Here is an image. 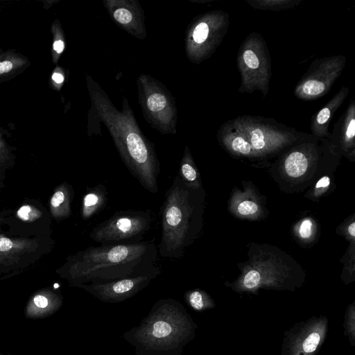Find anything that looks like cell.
<instances>
[{
    "label": "cell",
    "instance_id": "13",
    "mask_svg": "<svg viewBox=\"0 0 355 355\" xmlns=\"http://www.w3.org/2000/svg\"><path fill=\"white\" fill-rule=\"evenodd\" d=\"M349 89L342 87L336 95L311 120L310 129L312 135L317 137H329V126L337 110L348 95Z\"/></svg>",
    "mask_w": 355,
    "mask_h": 355
},
{
    "label": "cell",
    "instance_id": "32",
    "mask_svg": "<svg viewBox=\"0 0 355 355\" xmlns=\"http://www.w3.org/2000/svg\"><path fill=\"white\" fill-rule=\"evenodd\" d=\"M51 78L52 80L58 84H60L64 81V76L58 72H54Z\"/></svg>",
    "mask_w": 355,
    "mask_h": 355
},
{
    "label": "cell",
    "instance_id": "21",
    "mask_svg": "<svg viewBox=\"0 0 355 355\" xmlns=\"http://www.w3.org/2000/svg\"><path fill=\"white\" fill-rule=\"evenodd\" d=\"M344 335L347 337L352 347L355 346V301L346 308L344 322Z\"/></svg>",
    "mask_w": 355,
    "mask_h": 355
},
{
    "label": "cell",
    "instance_id": "28",
    "mask_svg": "<svg viewBox=\"0 0 355 355\" xmlns=\"http://www.w3.org/2000/svg\"><path fill=\"white\" fill-rule=\"evenodd\" d=\"M114 17L121 24H128L132 20V15L129 10L124 8H119L114 12Z\"/></svg>",
    "mask_w": 355,
    "mask_h": 355
},
{
    "label": "cell",
    "instance_id": "33",
    "mask_svg": "<svg viewBox=\"0 0 355 355\" xmlns=\"http://www.w3.org/2000/svg\"><path fill=\"white\" fill-rule=\"evenodd\" d=\"M8 209H1L0 208V232L2 231V227L3 226V220L7 214Z\"/></svg>",
    "mask_w": 355,
    "mask_h": 355
},
{
    "label": "cell",
    "instance_id": "20",
    "mask_svg": "<svg viewBox=\"0 0 355 355\" xmlns=\"http://www.w3.org/2000/svg\"><path fill=\"white\" fill-rule=\"evenodd\" d=\"M251 7L263 10L279 11L298 6L297 0H251L246 1Z\"/></svg>",
    "mask_w": 355,
    "mask_h": 355
},
{
    "label": "cell",
    "instance_id": "16",
    "mask_svg": "<svg viewBox=\"0 0 355 355\" xmlns=\"http://www.w3.org/2000/svg\"><path fill=\"white\" fill-rule=\"evenodd\" d=\"M332 138H338L343 144L350 146L355 137V101L352 98L345 112L334 125Z\"/></svg>",
    "mask_w": 355,
    "mask_h": 355
},
{
    "label": "cell",
    "instance_id": "24",
    "mask_svg": "<svg viewBox=\"0 0 355 355\" xmlns=\"http://www.w3.org/2000/svg\"><path fill=\"white\" fill-rule=\"evenodd\" d=\"M211 34V27L205 21L200 22L194 28L193 32V39L197 44H203L209 37Z\"/></svg>",
    "mask_w": 355,
    "mask_h": 355
},
{
    "label": "cell",
    "instance_id": "1",
    "mask_svg": "<svg viewBox=\"0 0 355 355\" xmlns=\"http://www.w3.org/2000/svg\"><path fill=\"white\" fill-rule=\"evenodd\" d=\"M150 241L89 246L68 256L55 272L70 286L161 273Z\"/></svg>",
    "mask_w": 355,
    "mask_h": 355
},
{
    "label": "cell",
    "instance_id": "19",
    "mask_svg": "<svg viewBox=\"0 0 355 355\" xmlns=\"http://www.w3.org/2000/svg\"><path fill=\"white\" fill-rule=\"evenodd\" d=\"M178 175L189 187L197 189L199 175L188 152H185Z\"/></svg>",
    "mask_w": 355,
    "mask_h": 355
},
{
    "label": "cell",
    "instance_id": "12",
    "mask_svg": "<svg viewBox=\"0 0 355 355\" xmlns=\"http://www.w3.org/2000/svg\"><path fill=\"white\" fill-rule=\"evenodd\" d=\"M63 302L64 297L60 291L51 287L38 289L26 304L25 317L33 320L48 318L59 311Z\"/></svg>",
    "mask_w": 355,
    "mask_h": 355
},
{
    "label": "cell",
    "instance_id": "22",
    "mask_svg": "<svg viewBox=\"0 0 355 355\" xmlns=\"http://www.w3.org/2000/svg\"><path fill=\"white\" fill-rule=\"evenodd\" d=\"M14 157L0 139V190L5 187L6 171L14 165Z\"/></svg>",
    "mask_w": 355,
    "mask_h": 355
},
{
    "label": "cell",
    "instance_id": "34",
    "mask_svg": "<svg viewBox=\"0 0 355 355\" xmlns=\"http://www.w3.org/2000/svg\"><path fill=\"white\" fill-rule=\"evenodd\" d=\"M348 232L351 236H355V223H352L348 227Z\"/></svg>",
    "mask_w": 355,
    "mask_h": 355
},
{
    "label": "cell",
    "instance_id": "11",
    "mask_svg": "<svg viewBox=\"0 0 355 355\" xmlns=\"http://www.w3.org/2000/svg\"><path fill=\"white\" fill-rule=\"evenodd\" d=\"M160 273L131 277L103 283L83 284L78 288L98 300L106 303H119L135 296L147 287Z\"/></svg>",
    "mask_w": 355,
    "mask_h": 355
},
{
    "label": "cell",
    "instance_id": "31",
    "mask_svg": "<svg viewBox=\"0 0 355 355\" xmlns=\"http://www.w3.org/2000/svg\"><path fill=\"white\" fill-rule=\"evenodd\" d=\"M330 184V179L327 176L322 177L318 182H317L315 185L316 189L322 188V187H327Z\"/></svg>",
    "mask_w": 355,
    "mask_h": 355
},
{
    "label": "cell",
    "instance_id": "25",
    "mask_svg": "<svg viewBox=\"0 0 355 355\" xmlns=\"http://www.w3.org/2000/svg\"><path fill=\"white\" fill-rule=\"evenodd\" d=\"M166 104L165 97L161 94L155 93L151 94L147 100V105L150 110L158 112L164 108Z\"/></svg>",
    "mask_w": 355,
    "mask_h": 355
},
{
    "label": "cell",
    "instance_id": "27",
    "mask_svg": "<svg viewBox=\"0 0 355 355\" xmlns=\"http://www.w3.org/2000/svg\"><path fill=\"white\" fill-rule=\"evenodd\" d=\"M237 209L239 213L242 215H249L254 214L257 211L258 207L254 202L245 200L239 205Z\"/></svg>",
    "mask_w": 355,
    "mask_h": 355
},
{
    "label": "cell",
    "instance_id": "30",
    "mask_svg": "<svg viewBox=\"0 0 355 355\" xmlns=\"http://www.w3.org/2000/svg\"><path fill=\"white\" fill-rule=\"evenodd\" d=\"M53 50L57 53H61L64 49V44L62 40H55L54 42H53Z\"/></svg>",
    "mask_w": 355,
    "mask_h": 355
},
{
    "label": "cell",
    "instance_id": "7",
    "mask_svg": "<svg viewBox=\"0 0 355 355\" xmlns=\"http://www.w3.org/2000/svg\"><path fill=\"white\" fill-rule=\"evenodd\" d=\"M6 234L21 238L51 236L52 218L39 200L27 198L15 209H8L3 220Z\"/></svg>",
    "mask_w": 355,
    "mask_h": 355
},
{
    "label": "cell",
    "instance_id": "29",
    "mask_svg": "<svg viewBox=\"0 0 355 355\" xmlns=\"http://www.w3.org/2000/svg\"><path fill=\"white\" fill-rule=\"evenodd\" d=\"M312 223L309 219L304 220L300 225L299 233L304 239H307L311 235Z\"/></svg>",
    "mask_w": 355,
    "mask_h": 355
},
{
    "label": "cell",
    "instance_id": "2",
    "mask_svg": "<svg viewBox=\"0 0 355 355\" xmlns=\"http://www.w3.org/2000/svg\"><path fill=\"white\" fill-rule=\"evenodd\" d=\"M198 324L182 304L167 297L157 300L139 324L123 334L136 355H182L196 337Z\"/></svg>",
    "mask_w": 355,
    "mask_h": 355
},
{
    "label": "cell",
    "instance_id": "8",
    "mask_svg": "<svg viewBox=\"0 0 355 355\" xmlns=\"http://www.w3.org/2000/svg\"><path fill=\"white\" fill-rule=\"evenodd\" d=\"M346 63L343 55L315 59L297 83L295 96L302 101L318 99L329 92Z\"/></svg>",
    "mask_w": 355,
    "mask_h": 355
},
{
    "label": "cell",
    "instance_id": "15",
    "mask_svg": "<svg viewBox=\"0 0 355 355\" xmlns=\"http://www.w3.org/2000/svg\"><path fill=\"white\" fill-rule=\"evenodd\" d=\"M107 202V191L104 184L89 188L82 201L81 218L88 220L104 209Z\"/></svg>",
    "mask_w": 355,
    "mask_h": 355
},
{
    "label": "cell",
    "instance_id": "10",
    "mask_svg": "<svg viewBox=\"0 0 355 355\" xmlns=\"http://www.w3.org/2000/svg\"><path fill=\"white\" fill-rule=\"evenodd\" d=\"M241 130L252 149L262 150L268 146L295 140L304 133L288 127L273 119L260 116H241L232 119Z\"/></svg>",
    "mask_w": 355,
    "mask_h": 355
},
{
    "label": "cell",
    "instance_id": "14",
    "mask_svg": "<svg viewBox=\"0 0 355 355\" xmlns=\"http://www.w3.org/2000/svg\"><path fill=\"white\" fill-rule=\"evenodd\" d=\"M73 197V187L67 182H63L54 188L49 202V211L52 219L60 222L71 216Z\"/></svg>",
    "mask_w": 355,
    "mask_h": 355
},
{
    "label": "cell",
    "instance_id": "18",
    "mask_svg": "<svg viewBox=\"0 0 355 355\" xmlns=\"http://www.w3.org/2000/svg\"><path fill=\"white\" fill-rule=\"evenodd\" d=\"M284 167L286 173L290 177L299 178L302 175L307 169L308 159L302 151H293L286 158Z\"/></svg>",
    "mask_w": 355,
    "mask_h": 355
},
{
    "label": "cell",
    "instance_id": "23",
    "mask_svg": "<svg viewBox=\"0 0 355 355\" xmlns=\"http://www.w3.org/2000/svg\"><path fill=\"white\" fill-rule=\"evenodd\" d=\"M261 281V274L257 270H251L248 271L242 280V289L244 291H254L257 288Z\"/></svg>",
    "mask_w": 355,
    "mask_h": 355
},
{
    "label": "cell",
    "instance_id": "35",
    "mask_svg": "<svg viewBox=\"0 0 355 355\" xmlns=\"http://www.w3.org/2000/svg\"><path fill=\"white\" fill-rule=\"evenodd\" d=\"M0 355H6V354H2V353H0Z\"/></svg>",
    "mask_w": 355,
    "mask_h": 355
},
{
    "label": "cell",
    "instance_id": "4",
    "mask_svg": "<svg viewBox=\"0 0 355 355\" xmlns=\"http://www.w3.org/2000/svg\"><path fill=\"white\" fill-rule=\"evenodd\" d=\"M237 67L241 78L239 91L252 93L258 90L267 95L272 76V62L267 45L257 33L248 35L237 54Z\"/></svg>",
    "mask_w": 355,
    "mask_h": 355
},
{
    "label": "cell",
    "instance_id": "26",
    "mask_svg": "<svg viewBox=\"0 0 355 355\" xmlns=\"http://www.w3.org/2000/svg\"><path fill=\"white\" fill-rule=\"evenodd\" d=\"M22 64V60L17 58H10L0 60V76L10 73L17 65L21 66Z\"/></svg>",
    "mask_w": 355,
    "mask_h": 355
},
{
    "label": "cell",
    "instance_id": "17",
    "mask_svg": "<svg viewBox=\"0 0 355 355\" xmlns=\"http://www.w3.org/2000/svg\"><path fill=\"white\" fill-rule=\"evenodd\" d=\"M184 299L187 304L196 312L202 313L216 307L214 300L200 288L187 291L184 294Z\"/></svg>",
    "mask_w": 355,
    "mask_h": 355
},
{
    "label": "cell",
    "instance_id": "3",
    "mask_svg": "<svg viewBox=\"0 0 355 355\" xmlns=\"http://www.w3.org/2000/svg\"><path fill=\"white\" fill-rule=\"evenodd\" d=\"M200 208L196 189L177 174L159 209L162 235L158 253L162 258L183 257L199 229Z\"/></svg>",
    "mask_w": 355,
    "mask_h": 355
},
{
    "label": "cell",
    "instance_id": "6",
    "mask_svg": "<svg viewBox=\"0 0 355 355\" xmlns=\"http://www.w3.org/2000/svg\"><path fill=\"white\" fill-rule=\"evenodd\" d=\"M153 222L149 210H122L94 226L89 237L101 244L139 242L150 229Z\"/></svg>",
    "mask_w": 355,
    "mask_h": 355
},
{
    "label": "cell",
    "instance_id": "9",
    "mask_svg": "<svg viewBox=\"0 0 355 355\" xmlns=\"http://www.w3.org/2000/svg\"><path fill=\"white\" fill-rule=\"evenodd\" d=\"M327 315H314L284 332L281 355H317L328 334Z\"/></svg>",
    "mask_w": 355,
    "mask_h": 355
},
{
    "label": "cell",
    "instance_id": "5",
    "mask_svg": "<svg viewBox=\"0 0 355 355\" xmlns=\"http://www.w3.org/2000/svg\"><path fill=\"white\" fill-rule=\"evenodd\" d=\"M51 236L21 238L0 232L1 280L19 275L53 249Z\"/></svg>",
    "mask_w": 355,
    "mask_h": 355
}]
</instances>
